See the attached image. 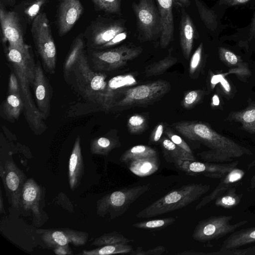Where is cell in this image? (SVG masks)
I'll use <instances>...</instances> for the list:
<instances>
[{"label":"cell","mask_w":255,"mask_h":255,"mask_svg":"<svg viewBox=\"0 0 255 255\" xmlns=\"http://www.w3.org/2000/svg\"><path fill=\"white\" fill-rule=\"evenodd\" d=\"M56 26L59 36L68 33L82 15L84 8L80 0H59Z\"/></svg>","instance_id":"12"},{"label":"cell","mask_w":255,"mask_h":255,"mask_svg":"<svg viewBox=\"0 0 255 255\" xmlns=\"http://www.w3.org/2000/svg\"><path fill=\"white\" fill-rule=\"evenodd\" d=\"M165 250L166 248L163 246H158L146 251H143L141 247H139L135 250H133L129 254L132 255H160Z\"/></svg>","instance_id":"39"},{"label":"cell","mask_w":255,"mask_h":255,"mask_svg":"<svg viewBox=\"0 0 255 255\" xmlns=\"http://www.w3.org/2000/svg\"><path fill=\"white\" fill-rule=\"evenodd\" d=\"M200 17L206 26L214 31L217 26V16L213 10L208 8L199 0H195Z\"/></svg>","instance_id":"29"},{"label":"cell","mask_w":255,"mask_h":255,"mask_svg":"<svg viewBox=\"0 0 255 255\" xmlns=\"http://www.w3.org/2000/svg\"><path fill=\"white\" fill-rule=\"evenodd\" d=\"M222 89L227 94L230 93L231 88L228 81L224 77V75L221 74V78L219 81Z\"/></svg>","instance_id":"44"},{"label":"cell","mask_w":255,"mask_h":255,"mask_svg":"<svg viewBox=\"0 0 255 255\" xmlns=\"http://www.w3.org/2000/svg\"><path fill=\"white\" fill-rule=\"evenodd\" d=\"M142 52L140 47L123 45L110 50H88V58L93 69L97 71L117 69L137 57Z\"/></svg>","instance_id":"6"},{"label":"cell","mask_w":255,"mask_h":255,"mask_svg":"<svg viewBox=\"0 0 255 255\" xmlns=\"http://www.w3.org/2000/svg\"><path fill=\"white\" fill-rule=\"evenodd\" d=\"M136 84L135 78L130 74L118 75L110 79L107 83L104 109L108 110L115 104V99L118 90Z\"/></svg>","instance_id":"19"},{"label":"cell","mask_w":255,"mask_h":255,"mask_svg":"<svg viewBox=\"0 0 255 255\" xmlns=\"http://www.w3.org/2000/svg\"><path fill=\"white\" fill-rule=\"evenodd\" d=\"M48 0H24L16 5L14 10L18 14L21 20L32 23Z\"/></svg>","instance_id":"21"},{"label":"cell","mask_w":255,"mask_h":255,"mask_svg":"<svg viewBox=\"0 0 255 255\" xmlns=\"http://www.w3.org/2000/svg\"><path fill=\"white\" fill-rule=\"evenodd\" d=\"M178 255H200L203 254L202 253H198V252H194L192 251H184L182 253H180L178 254Z\"/></svg>","instance_id":"49"},{"label":"cell","mask_w":255,"mask_h":255,"mask_svg":"<svg viewBox=\"0 0 255 255\" xmlns=\"http://www.w3.org/2000/svg\"><path fill=\"white\" fill-rule=\"evenodd\" d=\"M128 163L130 171L139 177L152 174L158 169L159 165L158 156L136 159Z\"/></svg>","instance_id":"22"},{"label":"cell","mask_w":255,"mask_h":255,"mask_svg":"<svg viewBox=\"0 0 255 255\" xmlns=\"http://www.w3.org/2000/svg\"><path fill=\"white\" fill-rule=\"evenodd\" d=\"M0 21L4 42L8 45L18 48H24L26 46L23 38L22 21L15 10H6L2 1L0 5Z\"/></svg>","instance_id":"10"},{"label":"cell","mask_w":255,"mask_h":255,"mask_svg":"<svg viewBox=\"0 0 255 255\" xmlns=\"http://www.w3.org/2000/svg\"><path fill=\"white\" fill-rule=\"evenodd\" d=\"M145 118L140 115H134L130 117L128 121L129 132L136 134L142 131L145 127Z\"/></svg>","instance_id":"35"},{"label":"cell","mask_w":255,"mask_h":255,"mask_svg":"<svg viewBox=\"0 0 255 255\" xmlns=\"http://www.w3.org/2000/svg\"><path fill=\"white\" fill-rule=\"evenodd\" d=\"M161 144L164 149L165 155L169 156L168 162L173 163L176 160H196L194 155L188 153L168 138H163Z\"/></svg>","instance_id":"25"},{"label":"cell","mask_w":255,"mask_h":255,"mask_svg":"<svg viewBox=\"0 0 255 255\" xmlns=\"http://www.w3.org/2000/svg\"><path fill=\"white\" fill-rule=\"evenodd\" d=\"M127 37V31H125L117 34L109 42L103 45L99 50H102L115 46L124 41Z\"/></svg>","instance_id":"41"},{"label":"cell","mask_w":255,"mask_h":255,"mask_svg":"<svg viewBox=\"0 0 255 255\" xmlns=\"http://www.w3.org/2000/svg\"><path fill=\"white\" fill-rule=\"evenodd\" d=\"M33 89L36 107L43 120H46L50 114L52 90L39 61L35 65Z\"/></svg>","instance_id":"13"},{"label":"cell","mask_w":255,"mask_h":255,"mask_svg":"<svg viewBox=\"0 0 255 255\" xmlns=\"http://www.w3.org/2000/svg\"><path fill=\"white\" fill-rule=\"evenodd\" d=\"M133 251L132 246L128 244H118L102 246L96 249L83 251L85 255H107L119 254H129Z\"/></svg>","instance_id":"28"},{"label":"cell","mask_w":255,"mask_h":255,"mask_svg":"<svg viewBox=\"0 0 255 255\" xmlns=\"http://www.w3.org/2000/svg\"><path fill=\"white\" fill-rule=\"evenodd\" d=\"M208 185L191 183L173 190L136 214L138 218H148L174 211L198 200L209 189Z\"/></svg>","instance_id":"3"},{"label":"cell","mask_w":255,"mask_h":255,"mask_svg":"<svg viewBox=\"0 0 255 255\" xmlns=\"http://www.w3.org/2000/svg\"><path fill=\"white\" fill-rule=\"evenodd\" d=\"M243 176L242 172L238 170L233 171L229 176V181L234 182L240 180Z\"/></svg>","instance_id":"45"},{"label":"cell","mask_w":255,"mask_h":255,"mask_svg":"<svg viewBox=\"0 0 255 255\" xmlns=\"http://www.w3.org/2000/svg\"><path fill=\"white\" fill-rule=\"evenodd\" d=\"M219 56L221 60L228 66L233 68L248 69L247 63L244 62L240 56L225 47L219 48Z\"/></svg>","instance_id":"31"},{"label":"cell","mask_w":255,"mask_h":255,"mask_svg":"<svg viewBox=\"0 0 255 255\" xmlns=\"http://www.w3.org/2000/svg\"><path fill=\"white\" fill-rule=\"evenodd\" d=\"M173 1L182 8L188 7L190 4V0H173Z\"/></svg>","instance_id":"48"},{"label":"cell","mask_w":255,"mask_h":255,"mask_svg":"<svg viewBox=\"0 0 255 255\" xmlns=\"http://www.w3.org/2000/svg\"><path fill=\"white\" fill-rule=\"evenodd\" d=\"M54 252L57 255H71L72 253L68 245L58 246L54 248Z\"/></svg>","instance_id":"43"},{"label":"cell","mask_w":255,"mask_h":255,"mask_svg":"<svg viewBox=\"0 0 255 255\" xmlns=\"http://www.w3.org/2000/svg\"><path fill=\"white\" fill-rule=\"evenodd\" d=\"M220 104V100L218 97L215 95L212 98V105L214 106H218Z\"/></svg>","instance_id":"50"},{"label":"cell","mask_w":255,"mask_h":255,"mask_svg":"<svg viewBox=\"0 0 255 255\" xmlns=\"http://www.w3.org/2000/svg\"><path fill=\"white\" fill-rule=\"evenodd\" d=\"M202 93L199 90L189 92L184 97L183 105L185 108H190L196 104L201 99Z\"/></svg>","instance_id":"38"},{"label":"cell","mask_w":255,"mask_h":255,"mask_svg":"<svg viewBox=\"0 0 255 255\" xmlns=\"http://www.w3.org/2000/svg\"><path fill=\"white\" fill-rule=\"evenodd\" d=\"M126 30L122 21L99 16L91 22L83 34L88 50H96Z\"/></svg>","instance_id":"7"},{"label":"cell","mask_w":255,"mask_h":255,"mask_svg":"<svg viewBox=\"0 0 255 255\" xmlns=\"http://www.w3.org/2000/svg\"><path fill=\"white\" fill-rule=\"evenodd\" d=\"M222 202L225 205L232 206L236 203V200L231 196H227L222 199Z\"/></svg>","instance_id":"47"},{"label":"cell","mask_w":255,"mask_h":255,"mask_svg":"<svg viewBox=\"0 0 255 255\" xmlns=\"http://www.w3.org/2000/svg\"><path fill=\"white\" fill-rule=\"evenodd\" d=\"M190 16L182 8L179 34L180 42L183 54L186 59L191 54L195 36V28Z\"/></svg>","instance_id":"18"},{"label":"cell","mask_w":255,"mask_h":255,"mask_svg":"<svg viewBox=\"0 0 255 255\" xmlns=\"http://www.w3.org/2000/svg\"><path fill=\"white\" fill-rule=\"evenodd\" d=\"M42 238L48 246L55 248L69 243L77 246L83 245L88 240V235L84 232L67 229L48 230L43 231Z\"/></svg>","instance_id":"14"},{"label":"cell","mask_w":255,"mask_h":255,"mask_svg":"<svg viewBox=\"0 0 255 255\" xmlns=\"http://www.w3.org/2000/svg\"><path fill=\"white\" fill-rule=\"evenodd\" d=\"M132 7L139 33L143 39L151 40L160 34V15L153 0H139L132 3Z\"/></svg>","instance_id":"8"},{"label":"cell","mask_w":255,"mask_h":255,"mask_svg":"<svg viewBox=\"0 0 255 255\" xmlns=\"http://www.w3.org/2000/svg\"><path fill=\"white\" fill-rule=\"evenodd\" d=\"M229 118L241 123L244 130L255 133V103L243 110L231 113Z\"/></svg>","instance_id":"24"},{"label":"cell","mask_w":255,"mask_h":255,"mask_svg":"<svg viewBox=\"0 0 255 255\" xmlns=\"http://www.w3.org/2000/svg\"><path fill=\"white\" fill-rule=\"evenodd\" d=\"M165 133L169 138L176 145L187 152L188 153L194 155L193 153L188 144L179 135L175 134L170 130L167 129Z\"/></svg>","instance_id":"37"},{"label":"cell","mask_w":255,"mask_h":255,"mask_svg":"<svg viewBox=\"0 0 255 255\" xmlns=\"http://www.w3.org/2000/svg\"><path fill=\"white\" fill-rule=\"evenodd\" d=\"M80 143V137L78 136L75 141L69 159L68 178L70 187L72 190H74L79 185L84 173V165Z\"/></svg>","instance_id":"17"},{"label":"cell","mask_w":255,"mask_h":255,"mask_svg":"<svg viewBox=\"0 0 255 255\" xmlns=\"http://www.w3.org/2000/svg\"><path fill=\"white\" fill-rule=\"evenodd\" d=\"M149 189L148 185L125 188L110 193L97 202L98 214L113 219L123 215L130 205Z\"/></svg>","instance_id":"5"},{"label":"cell","mask_w":255,"mask_h":255,"mask_svg":"<svg viewBox=\"0 0 255 255\" xmlns=\"http://www.w3.org/2000/svg\"><path fill=\"white\" fill-rule=\"evenodd\" d=\"M251 32L252 34L255 36V16L253 19L251 25Z\"/></svg>","instance_id":"51"},{"label":"cell","mask_w":255,"mask_h":255,"mask_svg":"<svg viewBox=\"0 0 255 255\" xmlns=\"http://www.w3.org/2000/svg\"><path fill=\"white\" fill-rule=\"evenodd\" d=\"M86 46L83 34L81 33L73 40L69 52L64 61L63 72L65 78L68 77L80 55L85 50Z\"/></svg>","instance_id":"23"},{"label":"cell","mask_w":255,"mask_h":255,"mask_svg":"<svg viewBox=\"0 0 255 255\" xmlns=\"http://www.w3.org/2000/svg\"><path fill=\"white\" fill-rule=\"evenodd\" d=\"M8 94H20V88L18 79L13 71L9 76Z\"/></svg>","instance_id":"40"},{"label":"cell","mask_w":255,"mask_h":255,"mask_svg":"<svg viewBox=\"0 0 255 255\" xmlns=\"http://www.w3.org/2000/svg\"><path fill=\"white\" fill-rule=\"evenodd\" d=\"M2 195L1 192H0V212L2 213L3 212V210H2L3 207H2Z\"/></svg>","instance_id":"53"},{"label":"cell","mask_w":255,"mask_h":255,"mask_svg":"<svg viewBox=\"0 0 255 255\" xmlns=\"http://www.w3.org/2000/svg\"><path fill=\"white\" fill-rule=\"evenodd\" d=\"M163 132V126L162 124H159L156 128L152 136V142H157L159 141L162 136Z\"/></svg>","instance_id":"42"},{"label":"cell","mask_w":255,"mask_h":255,"mask_svg":"<svg viewBox=\"0 0 255 255\" xmlns=\"http://www.w3.org/2000/svg\"><path fill=\"white\" fill-rule=\"evenodd\" d=\"M32 37L37 53L46 71L55 72L56 48L48 19L45 12H41L31 23Z\"/></svg>","instance_id":"4"},{"label":"cell","mask_w":255,"mask_h":255,"mask_svg":"<svg viewBox=\"0 0 255 255\" xmlns=\"http://www.w3.org/2000/svg\"><path fill=\"white\" fill-rule=\"evenodd\" d=\"M177 59L168 55L158 62L148 65L145 70L146 76L162 74L177 62Z\"/></svg>","instance_id":"30"},{"label":"cell","mask_w":255,"mask_h":255,"mask_svg":"<svg viewBox=\"0 0 255 255\" xmlns=\"http://www.w3.org/2000/svg\"><path fill=\"white\" fill-rule=\"evenodd\" d=\"M132 242H133V240L127 238L123 235L114 232L102 235L95 240L92 245L102 247L114 244H128Z\"/></svg>","instance_id":"33"},{"label":"cell","mask_w":255,"mask_h":255,"mask_svg":"<svg viewBox=\"0 0 255 255\" xmlns=\"http://www.w3.org/2000/svg\"><path fill=\"white\" fill-rule=\"evenodd\" d=\"M6 4L10 6H13L15 4L16 0H3Z\"/></svg>","instance_id":"52"},{"label":"cell","mask_w":255,"mask_h":255,"mask_svg":"<svg viewBox=\"0 0 255 255\" xmlns=\"http://www.w3.org/2000/svg\"><path fill=\"white\" fill-rule=\"evenodd\" d=\"M203 43H201L194 52L190 60L189 73L194 74L199 66L202 58Z\"/></svg>","instance_id":"36"},{"label":"cell","mask_w":255,"mask_h":255,"mask_svg":"<svg viewBox=\"0 0 255 255\" xmlns=\"http://www.w3.org/2000/svg\"><path fill=\"white\" fill-rule=\"evenodd\" d=\"M95 9L107 14H119L121 12V0H90Z\"/></svg>","instance_id":"34"},{"label":"cell","mask_w":255,"mask_h":255,"mask_svg":"<svg viewBox=\"0 0 255 255\" xmlns=\"http://www.w3.org/2000/svg\"><path fill=\"white\" fill-rule=\"evenodd\" d=\"M7 59L18 81L20 94L23 104V113L30 129L40 134L45 131L46 125L32 96L35 65L29 45L24 48L8 46L6 50Z\"/></svg>","instance_id":"1"},{"label":"cell","mask_w":255,"mask_h":255,"mask_svg":"<svg viewBox=\"0 0 255 255\" xmlns=\"http://www.w3.org/2000/svg\"><path fill=\"white\" fill-rule=\"evenodd\" d=\"M119 143L115 139L106 136H101L93 139L90 144L92 153L107 155L114 148L118 146Z\"/></svg>","instance_id":"27"},{"label":"cell","mask_w":255,"mask_h":255,"mask_svg":"<svg viewBox=\"0 0 255 255\" xmlns=\"http://www.w3.org/2000/svg\"><path fill=\"white\" fill-rule=\"evenodd\" d=\"M176 218L168 217L161 219H156L151 220L144 221L132 224L134 228L150 230H160L172 224L175 222Z\"/></svg>","instance_id":"32"},{"label":"cell","mask_w":255,"mask_h":255,"mask_svg":"<svg viewBox=\"0 0 255 255\" xmlns=\"http://www.w3.org/2000/svg\"><path fill=\"white\" fill-rule=\"evenodd\" d=\"M66 78L70 79L74 90L81 97L104 109L108 83L106 76L92 69L85 50L80 55Z\"/></svg>","instance_id":"2"},{"label":"cell","mask_w":255,"mask_h":255,"mask_svg":"<svg viewBox=\"0 0 255 255\" xmlns=\"http://www.w3.org/2000/svg\"><path fill=\"white\" fill-rule=\"evenodd\" d=\"M169 88V84L163 80L135 86L128 89L116 105L123 107L149 102L164 95Z\"/></svg>","instance_id":"9"},{"label":"cell","mask_w":255,"mask_h":255,"mask_svg":"<svg viewBox=\"0 0 255 255\" xmlns=\"http://www.w3.org/2000/svg\"><path fill=\"white\" fill-rule=\"evenodd\" d=\"M249 0H220V2L222 4L233 6L245 3Z\"/></svg>","instance_id":"46"},{"label":"cell","mask_w":255,"mask_h":255,"mask_svg":"<svg viewBox=\"0 0 255 255\" xmlns=\"http://www.w3.org/2000/svg\"><path fill=\"white\" fill-rule=\"evenodd\" d=\"M42 195L41 187L32 178L25 181L22 190L20 206L25 211H31L37 224H39L41 219Z\"/></svg>","instance_id":"15"},{"label":"cell","mask_w":255,"mask_h":255,"mask_svg":"<svg viewBox=\"0 0 255 255\" xmlns=\"http://www.w3.org/2000/svg\"><path fill=\"white\" fill-rule=\"evenodd\" d=\"M158 156L157 151L144 145H137L126 150L121 156V161L128 163L130 161L147 157Z\"/></svg>","instance_id":"26"},{"label":"cell","mask_w":255,"mask_h":255,"mask_svg":"<svg viewBox=\"0 0 255 255\" xmlns=\"http://www.w3.org/2000/svg\"><path fill=\"white\" fill-rule=\"evenodd\" d=\"M161 21L160 45L166 47L173 39L174 26L173 14V0H156Z\"/></svg>","instance_id":"16"},{"label":"cell","mask_w":255,"mask_h":255,"mask_svg":"<svg viewBox=\"0 0 255 255\" xmlns=\"http://www.w3.org/2000/svg\"><path fill=\"white\" fill-rule=\"evenodd\" d=\"M0 176L10 204L17 208L20 205L25 175L12 161L7 160L3 168L0 166Z\"/></svg>","instance_id":"11"},{"label":"cell","mask_w":255,"mask_h":255,"mask_svg":"<svg viewBox=\"0 0 255 255\" xmlns=\"http://www.w3.org/2000/svg\"><path fill=\"white\" fill-rule=\"evenodd\" d=\"M23 109V104L20 95L8 94L0 108L2 118L13 122L17 120Z\"/></svg>","instance_id":"20"}]
</instances>
